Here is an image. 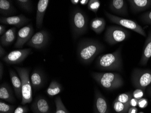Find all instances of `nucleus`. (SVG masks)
<instances>
[{"label": "nucleus", "mask_w": 151, "mask_h": 113, "mask_svg": "<svg viewBox=\"0 0 151 113\" xmlns=\"http://www.w3.org/2000/svg\"><path fill=\"white\" fill-rule=\"evenodd\" d=\"M104 49V45L97 40L83 39L78 44V58L83 64H90Z\"/></svg>", "instance_id": "f257e3e1"}, {"label": "nucleus", "mask_w": 151, "mask_h": 113, "mask_svg": "<svg viewBox=\"0 0 151 113\" xmlns=\"http://www.w3.org/2000/svg\"><path fill=\"white\" fill-rule=\"evenodd\" d=\"M122 46L111 53L103 54L98 57L96 62V66L100 69L104 71H119L123 68V61L121 57Z\"/></svg>", "instance_id": "f03ea898"}, {"label": "nucleus", "mask_w": 151, "mask_h": 113, "mask_svg": "<svg viewBox=\"0 0 151 113\" xmlns=\"http://www.w3.org/2000/svg\"><path fill=\"white\" fill-rule=\"evenodd\" d=\"M93 78L103 88L113 90L120 88L124 84L122 76L117 73H92Z\"/></svg>", "instance_id": "7ed1b4c3"}, {"label": "nucleus", "mask_w": 151, "mask_h": 113, "mask_svg": "<svg viewBox=\"0 0 151 113\" xmlns=\"http://www.w3.org/2000/svg\"><path fill=\"white\" fill-rule=\"evenodd\" d=\"M70 23L74 39H77L87 31L88 18L85 13L80 8H76L73 11Z\"/></svg>", "instance_id": "20e7f679"}, {"label": "nucleus", "mask_w": 151, "mask_h": 113, "mask_svg": "<svg viewBox=\"0 0 151 113\" xmlns=\"http://www.w3.org/2000/svg\"><path fill=\"white\" fill-rule=\"evenodd\" d=\"M19 75L22 84V104L25 105L32 102V90L31 82L29 79V70L27 68L15 67Z\"/></svg>", "instance_id": "39448f33"}, {"label": "nucleus", "mask_w": 151, "mask_h": 113, "mask_svg": "<svg viewBox=\"0 0 151 113\" xmlns=\"http://www.w3.org/2000/svg\"><path fill=\"white\" fill-rule=\"evenodd\" d=\"M131 81L133 86L136 89L145 91L151 84V70L149 69L135 68L131 75Z\"/></svg>", "instance_id": "423d86ee"}, {"label": "nucleus", "mask_w": 151, "mask_h": 113, "mask_svg": "<svg viewBox=\"0 0 151 113\" xmlns=\"http://www.w3.org/2000/svg\"><path fill=\"white\" fill-rule=\"evenodd\" d=\"M129 33L124 28L119 26H109L105 34V40L109 45H115L127 40Z\"/></svg>", "instance_id": "0eeeda50"}, {"label": "nucleus", "mask_w": 151, "mask_h": 113, "mask_svg": "<svg viewBox=\"0 0 151 113\" xmlns=\"http://www.w3.org/2000/svg\"><path fill=\"white\" fill-rule=\"evenodd\" d=\"M105 13L107 17L111 22L133 30L144 37H147V34L145 30L134 20L123 18L111 14L106 12H105Z\"/></svg>", "instance_id": "6e6552de"}, {"label": "nucleus", "mask_w": 151, "mask_h": 113, "mask_svg": "<svg viewBox=\"0 0 151 113\" xmlns=\"http://www.w3.org/2000/svg\"><path fill=\"white\" fill-rule=\"evenodd\" d=\"M32 53L31 48H24L12 51L4 56L2 60L9 64H17L22 62Z\"/></svg>", "instance_id": "1a4fd4ad"}, {"label": "nucleus", "mask_w": 151, "mask_h": 113, "mask_svg": "<svg viewBox=\"0 0 151 113\" xmlns=\"http://www.w3.org/2000/svg\"><path fill=\"white\" fill-rule=\"evenodd\" d=\"M49 40V33L46 30H42L33 35L26 45L37 49H41L47 45Z\"/></svg>", "instance_id": "9d476101"}, {"label": "nucleus", "mask_w": 151, "mask_h": 113, "mask_svg": "<svg viewBox=\"0 0 151 113\" xmlns=\"http://www.w3.org/2000/svg\"><path fill=\"white\" fill-rule=\"evenodd\" d=\"M34 33L33 25L29 24L21 28L17 34V39L15 44V48H22L25 43H27L32 37Z\"/></svg>", "instance_id": "9b49d317"}, {"label": "nucleus", "mask_w": 151, "mask_h": 113, "mask_svg": "<svg viewBox=\"0 0 151 113\" xmlns=\"http://www.w3.org/2000/svg\"><path fill=\"white\" fill-rule=\"evenodd\" d=\"M94 108L95 113H110L106 99L96 87L95 88Z\"/></svg>", "instance_id": "f8f14e48"}, {"label": "nucleus", "mask_w": 151, "mask_h": 113, "mask_svg": "<svg viewBox=\"0 0 151 113\" xmlns=\"http://www.w3.org/2000/svg\"><path fill=\"white\" fill-rule=\"evenodd\" d=\"M30 19L23 15L11 17H1L0 22L3 24L15 25L17 28H20L28 23Z\"/></svg>", "instance_id": "ddd939ff"}, {"label": "nucleus", "mask_w": 151, "mask_h": 113, "mask_svg": "<svg viewBox=\"0 0 151 113\" xmlns=\"http://www.w3.org/2000/svg\"><path fill=\"white\" fill-rule=\"evenodd\" d=\"M34 113H50V107L47 100L44 97L39 96L33 102L31 107Z\"/></svg>", "instance_id": "4468645a"}, {"label": "nucleus", "mask_w": 151, "mask_h": 113, "mask_svg": "<svg viewBox=\"0 0 151 113\" xmlns=\"http://www.w3.org/2000/svg\"><path fill=\"white\" fill-rule=\"evenodd\" d=\"M111 11L117 15L127 16L128 14L127 6L125 1L112 0L109 3Z\"/></svg>", "instance_id": "2eb2a0df"}, {"label": "nucleus", "mask_w": 151, "mask_h": 113, "mask_svg": "<svg viewBox=\"0 0 151 113\" xmlns=\"http://www.w3.org/2000/svg\"><path fill=\"white\" fill-rule=\"evenodd\" d=\"M45 75L39 69L33 71L30 76L31 86L35 91L39 90L43 86L45 82Z\"/></svg>", "instance_id": "dca6fc26"}, {"label": "nucleus", "mask_w": 151, "mask_h": 113, "mask_svg": "<svg viewBox=\"0 0 151 113\" xmlns=\"http://www.w3.org/2000/svg\"><path fill=\"white\" fill-rule=\"evenodd\" d=\"M49 2V0H40L38 2L36 16V24L38 28H41L43 25L44 16Z\"/></svg>", "instance_id": "f3484780"}, {"label": "nucleus", "mask_w": 151, "mask_h": 113, "mask_svg": "<svg viewBox=\"0 0 151 113\" xmlns=\"http://www.w3.org/2000/svg\"><path fill=\"white\" fill-rule=\"evenodd\" d=\"M151 58V30L148 33L143 46L142 55L139 63L142 66H146Z\"/></svg>", "instance_id": "a211bd4d"}, {"label": "nucleus", "mask_w": 151, "mask_h": 113, "mask_svg": "<svg viewBox=\"0 0 151 113\" xmlns=\"http://www.w3.org/2000/svg\"><path fill=\"white\" fill-rule=\"evenodd\" d=\"M131 10L134 13L145 11L151 7V0H129Z\"/></svg>", "instance_id": "6ab92c4d"}, {"label": "nucleus", "mask_w": 151, "mask_h": 113, "mask_svg": "<svg viewBox=\"0 0 151 113\" xmlns=\"http://www.w3.org/2000/svg\"><path fill=\"white\" fill-rule=\"evenodd\" d=\"M10 79L13 87L16 96L19 100L22 99V81L13 70L10 69L9 71Z\"/></svg>", "instance_id": "aec40b11"}, {"label": "nucleus", "mask_w": 151, "mask_h": 113, "mask_svg": "<svg viewBox=\"0 0 151 113\" xmlns=\"http://www.w3.org/2000/svg\"><path fill=\"white\" fill-rule=\"evenodd\" d=\"M0 99L11 103L16 101L11 86L7 83H3L0 86Z\"/></svg>", "instance_id": "412c9836"}, {"label": "nucleus", "mask_w": 151, "mask_h": 113, "mask_svg": "<svg viewBox=\"0 0 151 113\" xmlns=\"http://www.w3.org/2000/svg\"><path fill=\"white\" fill-rule=\"evenodd\" d=\"M17 10L12 1L8 0H0V13L5 17H11L16 13Z\"/></svg>", "instance_id": "4be33fe9"}, {"label": "nucleus", "mask_w": 151, "mask_h": 113, "mask_svg": "<svg viewBox=\"0 0 151 113\" xmlns=\"http://www.w3.org/2000/svg\"><path fill=\"white\" fill-rule=\"evenodd\" d=\"M16 31L17 29L15 27L6 31L0 38L1 45L8 46L12 44L16 39Z\"/></svg>", "instance_id": "5701e85b"}, {"label": "nucleus", "mask_w": 151, "mask_h": 113, "mask_svg": "<svg viewBox=\"0 0 151 113\" xmlns=\"http://www.w3.org/2000/svg\"><path fill=\"white\" fill-rule=\"evenodd\" d=\"M106 22L104 18L96 17L93 19L90 23L91 29L96 34H101L105 30Z\"/></svg>", "instance_id": "b1692460"}, {"label": "nucleus", "mask_w": 151, "mask_h": 113, "mask_svg": "<svg viewBox=\"0 0 151 113\" xmlns=\"http://www.w3.org/2000/svg\"><path fill=\"white\" fill-rule=\"evenodd\" d=\"M62 86L55 80H52L46 90L47 94L50 97L58 95L62 91Z\"/></svg>", "instance_id": "393cba45"}, {"label": "nucleus", "mask_w": 151, "mask_h": 113, "mask_svg": "<svg viewBox=\"0 0 151 113\" xmlns=\"http://www.w3.org/2000/svg\"><path fill=\"white\" fill-rule=\"evenodd\" d=\"M114 109L118 113H127L130 107L129 104H126L114 100L113 103Z\"/></svg>", "instance_id": "a878e982"}, {"label": "nucleus", "mask_w": 151, "mask_h": 113, "mask_svg": "<svg viewBox=\"0 0 151 113\" xmlns=\"http://www.w3.org/2000/svg\"><path fill=\"white\" fill-rule=\"evenodd\" d=\"M16 2L20 8L26 12H31L33 9L32 1L30 0H17Z\"/></svg>", "instance_id": "bb28decb"}, {"label": "nucleus", "mask_w": 151, "mask_h": 113, "mask_svg": "<svg viewBox=\"0 0 151 113\" xmlns=\"http://www.w3.org/2000/svg\"><path fill=\"white\" fill-rule=\"evenodd\" d=\"M132 98H133V93L129 92L120 94L116 98L115 100L119 101L123 103L129 104L130 101Z\"/></svg>", "instance_id": "cd10ccee"}, {"label": "nucleus", "mask_w": 151, "mask_h": 113, "mask_svg": "<svg viewBox=\"0 0 151 113\" xmlns=\"http://www.w3.org/2000/svg\"><path fill=\"white\" fill-rule=\"evenodd\" d=\"M14 105H10L1 101L0 113H14L15 110Z\"/></svg>", "instance_id": "c85d7f7f"}, {"label": "nucleus", "mask_w": 151, "mask_h": 113, "mask_svg": "<svg viewBox=\"0 0 151 113\" xmlns=\"http://www.w3.org/2000/svg\"><path fill=\"white\" fill-rule=\"evenodd\" d=\"M55 103L56 107L55 113H70L65 107L60 97L58 96L56 98Z\"/></svg>", "instance_id": "c756f323"}, {"label": "nucleus", "mask_w": 151, "mask_h": 113, "mask_svg": "<svg viewBox=\"0 0 151 113\" xmlns=\"http://www.w3.org/2000/svg\"><path fill=\"white\" fill-rule=\"evenodd\" d=\"M101 7V2L99 0H90L88 4V9L95 14L97 13Z\"/></svg>", "instance_id": "7c9ffc66"}, {"label": "nucleus", "mask_w": 151, "mask_h": 113, "mask_svg": "<svg viewBox=\"0 0 151 113\" xmlns=\"http://www.w3.org/2000/svg\"><path fill=\"white\" fill-rule=\"evenodd\" d=\"M140 19L143 24H151V11L142 14Z\"/></svg>", "instance_id": "2f4dec72"}, {"label": "nucleus", "mask_w": 151, "mask_h": 113, "mask_svg": "<svg viewBox=\"0 0 151 113\" xmlns=\"http://www.w3.org/2000/svg\"><path fill=\"white\" fill-rule=\"evenodd\" d=\"M144 93H145V91H143V90L141 89H136L133 92V98L139 100L140 99L142 98V97L144 96Z\"/></svg>", "instance_id": "473e14b6"}, {"label": "nucleus", "mask_w": 151, "mask_h": 113, "mask_svg": "<svg viewBox=\"0 0 151 113\" xmlns=\"http://www.w3.org/2000/svg\"><path fill=\"white\" fill-rule=\"evenodd\" d=\"M29 108L27 105L24 106H19L16 109L14 113H26L28 112Z\"/></svg>", "instance_id": "72a5a7b5"}, {"label": "nucleus", "mask_w": 151, "mask_h": 113, "mask_svg": "<svg viewBox=\"0 0 151 113\" xmlns=\"http://www.w3.org/2000/svg\"><path fill=\"white\" fill-rule=\"evenodd\" d=\"M148 101L145 98H141L138 101V105L140 108L143 109L146 107L148 105Z\"/></svg>", "instance_id": "f704fd0d"}, {"label": "nucleus", "mask_w": 151, "mask_h": 113, "mask_svg": "<svg viewBox=\"0 0 151 113\" xmlns=\"http://www.w3.org/2000/svg\"><path fill=\"white\" fill-rule=\"evenodd\" d=\"M138 101L136 99L134 98H132L129 101V105L130 107H136L138 105Z\"/></svg>", "instance_id": "c9c22d12"}, {"label": "nucleus", "mask_w": 151, "mask_h": 113, "mask_svg": "<svg viewBox=\"0 0 151 113\" xmlns=\"http://www.w3.org/2000/svg\"><path fill=\"white\" fill-rule=\"evenodd\" d=\"M138 109L137 107H130L128 110V113H138Z\"/></svg>", "instance_id": "e433bc0d"}, {"label": "nucleus", "mask_w": 151, "mask_h": 113, "mask_svg": "<svg viewBox=\"0 0 151 113\" xmlns=\"http://www.w3.org/2000/svg\"><path fill=\"white\" fill-rule=\"evenodd\" d=\"M6 26L1 24L0 25V35L2 36V35L6 32Z\"/></svg>", "instance_id": "4c0bfd02"}, {"label": "nucleus", "mask_w": 151, "mask_h": 113, "mask_svg": "<svg viewBox=\"0 0 151 113\" xmlns=\"http://www.w3.org/2000/svg\"><path fill=\"white\" fill-rule=\"evenodd\" d=\"M6 54V51L2 47L1 45H0V57L2 58Z\"/></svg>", "instance_id": "58836bf2"}, {"label": "nucleus", "mask_w": 151, "mask_h": 113, "mask_svg": "<svg viewBox=\"0 0 151 113\" xmlns=\"http://www.w3.org/2000/svg\"><path fill=\"white\" fill-rule=\"evenodd\" d=\"M4 67L2 63H0V79L1 80L2 76L3 75V71H4Z\"/></svg>", "instance_id": "ea45409f"}, {"label": "nucleus", "mask_w": 151, "mask_h": 113, "mask_svg": "<svg viewBox=\"0 0 151 113\" xmlns=\"http://www.w3.org/2000/svg\"><path fill=\"white\" fill-rule=\"evenodd\" d=\"M89 1L88 0H81L80 1V3L81 5L85 6L89 3Z\"/></svg>", "instance_id": "a19ab883"}, {"label": "nucleus", "mask_w": 151, "mask_h": 113, "mask_svg": "<svg viewBox=\"0 0 151 113\" xmlns=\"http://www.w3.org/2000/svg\"><path fill=\"white\" fill-rule=\"evenodd\" d=\"M71 3L74 5H77L80 2L79 0H71Z\"/></svg>", "instance_id": "79ce46f5"}, {"label": "nucleus", "mask_w": 151, "mask_h": 113, "mask_svg": "<svg viewBox=\"0 0 151 113\" xmlns=\"http://www.w3.org/2000/svg\"><path fill=\"white\" fill-rule=\"evenodd\" d=\"M147 92H148V95H149L150 97H151V86L148 88Z\"/></svg>", "instance_id": "37998d69"}, {"label": "nucleus", "mask_w": 151, "mask_h": 113, "mask_svg": "<svg viewBox=\"0 0 151 113\" xmlns=\"http://www.w3.org/2000/svg\"><path fill=\"white\" fill-rule=\"evenodd\" d=\"M139 113H143V112H139Z\"/></svg>", "instance_id": "c03bdc74"}]
</instances>
